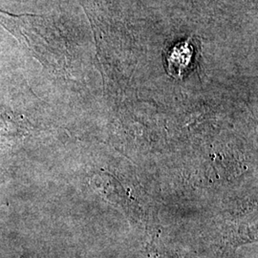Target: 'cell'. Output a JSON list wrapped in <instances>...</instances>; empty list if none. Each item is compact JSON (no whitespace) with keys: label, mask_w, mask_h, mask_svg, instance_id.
<instances>
[{"label":"cell","mask_w":258,"mask_h":258,"mask_svg":"<svg viewBox=\"0 0 258 258\" xmlns=\"http://www.w3.org/2000/svg\"><path fill=\"white\" fill-rule=\"evenodd\" d=\"M194 47L190 43V38L175 44L166 56V63L169 74L172 77L181 79L186 73L192 63Z\"/></svg>","instance_id":"cell-1"},{"label":"cell","mask_w":258,"mask_h":258,"mask_svg":"<svg viewBox=\"0 0 258 258\" xmlns=\"http://www.w3.org/2000/svg\"><path fill=\"white\" fill-rule=\"evenodd\" d=\"M22 258H23V257H22Z\"/></svg>","instance_id":"cell-2"}]
</instances>
